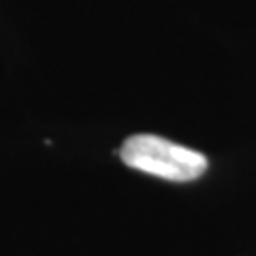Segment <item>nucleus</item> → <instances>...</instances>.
Masks as SVG:
<instances>
[{
	"label": "nucleus",
	"mask_w": 256,
	"mask_h": 256,
	"mask_svg": "<svg viewBox=\"0 0 256 256\" xmlns=\"http://www.w3.org/2000/svg\"><path fill=\"white\" fill-rule=\"evenodd\" d=\"M120 158L134 171L169 182H192L207 171V158L196 150L158 134H132L124 141Z\"/></svg>",
	"instance_id": "nucleus-1"
}]
</instances>
